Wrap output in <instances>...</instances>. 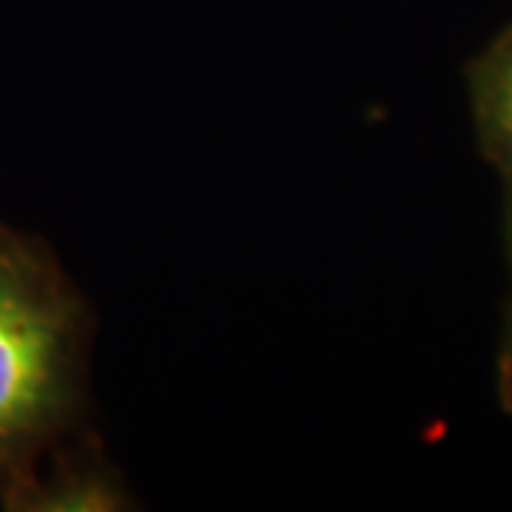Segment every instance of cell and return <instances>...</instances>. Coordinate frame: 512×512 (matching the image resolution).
Returning a JSON list of instances; mask_svg holds the SVG:
<instances>
[{"label": "cell", "mask_w": 512, "mask_h": 512, "mask_svg": "<svg viewBox=\"0 0 512 512\" xmlns=\"http://www.w3.org/2000/svg\"><path fill=\"white\" fill-rule=\"evenodd\" d=\"M86 348L89 311L57 256L0 225V481L74 433Z\"/></svg>", "instance_id": "cell-1"}, {"label": "cell", "mask_w": 512, "mask_h": 512, "mask_svg": "<svg viewBox=\"0 0 512 512\" xmlns=\"http://www.w3.org/2000/svg\"><path fill=\"white\" fill-rule=\"evenodd\" d=\"M66 441V439H63ZM57 441L29 470L0 481V507L12 512H111L126 507V490L103 456Z\"/></svg>", "instance_id": "cell-2"}, {"label": "cell", "mask_w": 512, "mask_h": 512, "mask_svg": "<svg viewBox=\"0 0 512 512\" xmlns=\"http://www.w3.org/2000/svg\"><path fill=\"white\" fill-rule=\"evenodd\" d=\"M470 100L487 160L512 177V29L470 66Z\"/></svg>", "instance_id": "cell-3"}, {"label": "cell", "mask_w": 512, "mask_h": 512, "mask_svg": "<svg viewBox=\"0 0 512 512\" xmlns=\"http://www.w3.org/2000/svg\"><path fill=\"white\" fill-rule=\"evenodd\" d=\"M504 387L512 399V322H510V336H507V350H504Z\"/></svg>", "instance_id": "cell-4"}, {"label": "cell", "mask_w": 512, "mask_h": 512, "mask_svg": "<svg viewBox=\"0 0 512 512\" xmlns=\"http://www.w3.org/2000/svg\"><path fill=\"white\" fill-rule=\"evenodd\" d=\"M510 180V200H507V237H510V254H512V177Z\"/></svg>", "instance_id": "cell-5"}]
</instances>
